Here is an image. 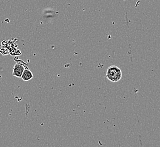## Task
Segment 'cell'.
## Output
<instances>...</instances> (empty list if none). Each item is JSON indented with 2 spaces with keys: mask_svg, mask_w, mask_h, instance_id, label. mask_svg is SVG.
<instances>
[{
  "mask_svg": "<svg viewBox=\"0 0 160 147\" xmlns=\"http://www.w3.org/2000/svg\"><path fill=\"white\" fill-rule=\"evenodd\" d=\"M106 77L112 82H118L122 77V72L117 66H111L107 70Z\"/></svg>",
  "mask_w": 160,
  "mask_h": 147,
  "instance_id": "1",
  "label": "cell"
},
{
  "mask_svg": "<svg viewBox=\"0 0 160 147\" xmlns=\"http://www.w3.org/2000/svg\"><path fill=\"white\" fill-rule=\"evenodd\" d=\"M25 69L23 64H21L18 62L16 63L12 69V75L17 78H21Z\"/></svg>",
  "mask_w": 160,
  "mask_h": 147,
  "instance_id": "2",
  "label": "cell"
},
{
  "mask_svg": "<svg viewBox=\"0 0 160 147\" xmlns=\"http://www.w3.org/2000/svg\"><path fill=\"white\" fill-rule=\"evenodd\" d=\"M33 77H34L33 74L27 67V68H25L23 73L22 74L21 78L23 81L28 82V81H29V80L32 79L33 78Z\"/></svg>",
  "mask_w": 160,
  "mask_h": 147,
  "instance_id": "3",
  "label": "cell"
}]
</instances>
